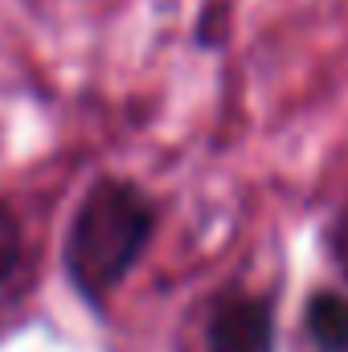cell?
Segmentation results:
<instances>
[{
  "mask_svg": "<svg viewBox=\"0 0 348 352\" xmlns=\"http://www.w3.org/2000/svg\"><path fill=\"white\" fill-rule=\"evenodd\" d=\"M156 230V209L127 180H98L83 197L66 234V274L87 299H107L140 263Z\"/></svg>",
  "mask_w": 348,
  "mask_h": 352,
  "instance_id": "cell-1",
  "label": "cell"
},
{
  "mask_svg": "<svg viewBox=\"0 0 348 352\" xmlns=\"http://www.w3.org/2000/svg\"><path fill=\"white\" fill-rule=\"evenodd\" d=\"M205 352H274V307L262 295H226L209 311Z\"/></svg>",
  "mask_w": 348,
  "mask_h": 352,
  "instance_id": "cell-2",
  "label": "cell"
},
{
  "mask_svg": "<svg viewBox=\"0 0 348 352\" xmlns=\"http://www.w3.org/2000/svg\"><path fill=\"white\" fill-rule=\"evenodd\" d=\"M303 332L316 352H348V299L336 291H316L303 307Z\"/></svg>",
  "mask_w": 348,
  "mask_h": 352,
  "instance_id": "cell-3",
  "label": "cell"
},
{
  "mask_svg": "<svg viewBox=\"0 0 348 352\" xmlns=\"http://www.w3.org/2000/svg\"><path fill=\"white\" fill-rule=\"evenodd\" d=\"M17 266H21V226L0 205V287L17 274Z\"/></svg>",
  "mask_w": 348,
  "mask_h": 352,
  "instance_id": "cell-4",
  "label": "cell"
},
{
  "mask_svg": "<svg viewBox=\"0 0 348 352\" xmlns=\"http://www.w3.org/2000/svg\"><path fill=\"white\" fill-rule=\"evenodd\" d=\"M332 250H336V263L348 270V209L340 213V221H336V238H332Z\"/></svg>",
  "mask_w": 348,
  "mask_h": 352,
  "instance_id": "cell-5",
  "label": "cell"
}]
</instances>
